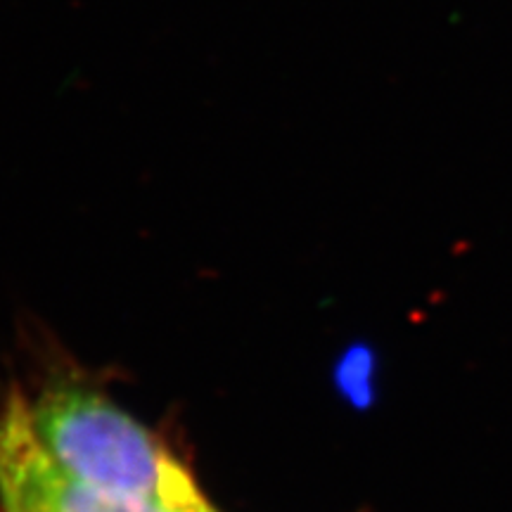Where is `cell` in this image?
<instances>
[{
	"instance_id": "obj_1",
	"label": "cell",
	"mask_w": 512,
	"mask_h": 512,
	"mask_svg": "<svg viewBox=\"0 0 512 512\" xmlns=\"http://www.w3.org/2000/svg\"><path fill=\"white\" fill-rule=\"evenodd\" d=\"M31 425L46 451L81 482L176 512L214 508L181 460L110 396L57 380L29 399Z\"/></svg>"
},
{
	"instance_id": "obj_3",
	"label": "cell",
	"mask_w": 512,
	"mask_h": 512,
	"mask_svg": "<svg viewBox=\"0 0 512 512\" xmlns=\"http://www.w3.org/2000/svg\"><path fill=\"white\" fill-rule=\"evenodd\" d=\"M342 368L351 370L349 373H342L339 370V384H342V389L347 392L351 399H366V394L361 392V384L366 387L368 384V373H370V358H363L361 351H358L356 358H347V361L342 363Z\"/></svg>"
},
{
	"instance_id": "obj_2",
	"label": "cell",
	"mask_w": 512,
	"mask_h": 512,
	"mask_svg": "<svg viewBox=\"0 0 512 512\" xmlns=\"http://www.w3.org/2000/svg\"><path fill=\"white\" fill-rule=\"evenodd\" d=\"M0 508L3 512H176L105 494L64 470L38 439L29 399L22 392H12L0 406Z\"/></svg>"
}]
</instances>
